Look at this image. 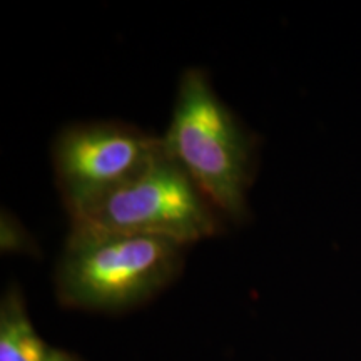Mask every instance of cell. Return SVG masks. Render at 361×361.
<instances>
[{"label":"cell","instance_id":"6da1fadb","mask_svg":"<svg viewBox=\"0 0 361 361\" xmlns=\"http://www.w3.org/2000/svg\"><path fill=\"white\" fill-rule=\"evenodd\" d=\"M71 224L54 276L67 308L123 313L159 295L183 271L186 246L169 239Z\"/></svg>","mask_w":361,"mask_h":361},{"label":"cell","instance_id":"7a4b0ae2","mask_svg":"<svg viewBox=\"0 0 361 361\" xmlns=\"http://www.w3.org/2000/svg\"><path fill=\"white\" fill-rule=\"evenodd\" d=\"M162 147L189 174L223 219L247 218L255 176V141L216 94L204 71L180 75Z\"/></svg>","mask_w":361,"mask_h":361},{"label":"cell","instance_id":"3957f363","mask_svg":"<svg viewBox=\"0 0 361 361\" xmlns=\"http://www.w3.org/2000/svg\"><path fill=\"white\" fill-rule=\"evenodd\" d=\"M71 223L189 246L216 236L223 226V216L162 147L137 178Z\"/></svg>","mask_w":361,"mask_h":361},{"label":"cell","instance_id":"277c9868","mask_svg":"<svg viewBox=\"0 0 361 361\" xmlns=\"http://www.w3.org/2000/svg\"><path fill=\"white\" fill-rule=\"evenodd\" d=\"M161 151V137L119 121L78 123L59 130L51 159L71 219L137 178Z\"/></svg>","mask_w":361,"mask_h":361},{"label":"cell","instance_id":"5b68a950","mask_svg":"<svg viewBox=\"0 0 361 361\" xmlns=\"http://www.w3.org/2000/svg\"><path fill=\"white\" fill-rule=\"evenodd\" d=\"M0 361L84 360L45 341L30 319L22 290L11 286L0 301Z\"/></svg>","mask_w":361,"mask_h":361},{"label":"cell","instance_id":"8992f818","mask_svg":"<svg viewBox=\"0 0 361 361\" xmlns=\"http://www.w3.org/2000/svg\"><path fill=\"white\" fill-rule=\"evenodd\" d=\"M2 247L7 251H30L35 250L34 241L30 239L29 233L17 223L16 218L11 214L2 216Z\"/></svg>","mask_w":361,"mask_h":361}]
</instances>
